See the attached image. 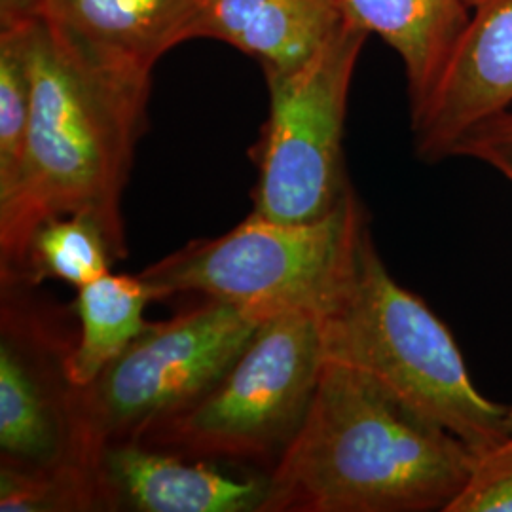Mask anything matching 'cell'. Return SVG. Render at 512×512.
Here are the masks:
<instances>
[{"mask_svg": "<svg viewBox=\"0 0 512 512\" xmlns=\"http://www.w3.org/2000/svg\"><path fill=\"white\" fill-rule=\"evenodd\" d=\"M473 459L463 440L365 372L325 361L260 512H448Z\"/></svg>", "mask_w": 512, "mask_h": 512, "instance_id": "obj_1", "label": "cell"}, {"mask_svg": "<svg viewBox=\"0 0 512 512\" xmlns=\"http://www.w3.org/2000/svg\"><path fill=\"white\" fill-rule=\"evenodd\" d=\"M150 82L112 73L33 14V97L18 186L0 203L2 289L21 287L40 222L90 215L128 256L122 194L145 129Z\"/></svg>", "mask_w": 512, "mask_h": 512, "instance_id": "obj_2", "label": "cell"}, {"mask_svg": "<svg viewBox=\"0 0 512 512\" xmlns=\"http://www.w3.org/2000/svg\"><path fill=\"white\" fill-rule=\"evenodd\" d=\"M319 327L325 361L365 372L475 454L511 437L507 408L476 389L452 332L393 279L370 230Z\"/></svg>", "mask_w": 512, "mask_h": 512, "instance_id": "obj_3", "label": "cell"}, {"mask_svg": "<svg viewBox=\"0 0 512 512\" xmlns=\"http://www.w3.org/2000/svg\"><path fill=\"white\" fill-rule=\"evenodd\" d=\"M366 230L351 188L323 219L287 224L251 213L230 232L190 241L139 275L156 300L200 294L262 319L283 311L319 315L351 274Z\"/></svg>", "mask_w": 512, "mask_h": 512, "instance_id": "obj_4", "label": "cell"}, {"mask_svg": "<svg viewBox=\"0 0 512 512\" xmlns=\"http://www.w3.org/2000/svg\"><path fill=\"white\" fill-rule=\"evenodd\" d=\"M323 365L319 315L277 313L202 397L152 423L135 442L270 473L304 423Z\"/></svg>", "mask_w": 512, "mask_h": 512, "instance_id": "obj_5", "label": "cell"}, {"mask_svg": "<svg viewBox=\"0 0 512 512\" xmlns=\"http://www.w3.org/2000/svg\"><path fill=\"white\" fill-rule=\"evenodd\" d=\"M266 321L203 300L147 330L92 384L74 387L76 456L97 469L103 448L135 440L152 423L194 403L232 366Z\"/></svg>", "mask_w": 512, "mask_h": 512, "instance_id": "obj_6", "label": "cell"}, {"mask_svg": "<svg viewBox=\"0 0 512 512\" xmlns=\"http://www.w3.org/2000/svg\"><path fill=\"white\" fill-rule=\"evenodd\" d=\"M366 37L346 21L302 69L266 78L270 114L258 147L251 213L287 224L311 222L327 217L348 196L344 124Z\"/></svg>", "mask_w": 512, "mask_h": 512, "instance_id": "obj_7", "label": "cell"}, {"mask_svg": "<svg viewBox=\"0 0 512 512\" xmlns=\"http://www.w3.org/2000/svg\"><path fill=\"white\" fill-rule=\"evenodd\" d=\"M12 293L4 289L2 302L0 467L40 471L80 463L74 387L65 372L74 340H65L50 317Z\"/></svg>", "mask_w": 512, "mask_h": 512, "instance_id": "obj_8", "label": "cell"}, {"mask_svg": "<svg viewBox=\"0 0 512 512\" xmlns=\"http://www.w3.org/2000/svg\"><path fill=\"white\" fill-rule=\"evenodd\" d=\"M512 107V0H478L439 80L412 109L416 152L452 158L461 135Z\"/></svg>", "mask_w": 512, "mask_h": 512, "instance_id": "obj_9", "label": "cell"}, {"mask_svg": "<svg viewBox=\"0 0 512 512\" xmlns=\"http://www.w3.org/2000/svg\"><path fill=\"white\" fill-rule=\"evenodd\" d=\"M35 14L92 63L150 82L156 61L198 37L202 0H0Z\"/></svg>", "mask_w": 512, "mask_h": 512, "instance_id": "obj_10", "label": "cell"}, {"mask_svg": "<svg viewBox=\"0 0 512 512\" xmlns=\"http://www.w3.org/2000/svg\"><path fill=\"white\" fill-rule=\"evenodd\" d=\"M128 440L103 448L99 473L110 511L260 512L268 475Z\"/></svg>", "mask_w": 512, "mask_h": 512, "instance_id": "obj_11", "label": "cell"}, {"mask_svg": "<svg viewBox=\"0 0 512 512\" xmlns=\"http://www.w3.org/2000/svg\"><path fill=\"white\" fill-rule=\"evenodd\" d=\"M344 23L340 0H202L198 37L253 55L274 78L310 63Z\"/></svg>", "mask_w": 512, "mask_h": 512, "instance_id": "obj_12", "label": "cell"}, {"mask_svg": "<svg viewBox=\"0 0 512 512\" xmlns=\"http://www.w3.org/2000/svg\"><path fill=\"white\" fill-rule=\"evenodd\" d=\"M344 16L403 61L410 110L431 92L473 16L471 0H340Z\"/></svg>", "mask_w": 512, "mask_h": 512, "instance_id": "obj_13", "label": "cell"}, {"mask_svg": "<svg viewBox=\"0 0 512 512\" xmlns=\"http://www.w3.org/2000/svg\"><path fill=\"white\" fill-rule=\"evenodd\" d=\"M76 291L80 330L65 359V372L73 387H86L147 330L143 315L156 298L141 275L110 272Z\"/></svg>", "mask_w": 512, "mask_h": 512, "instance_id": "obj_14", "label": "cell"}, {"mask_svg": "<svg viewBox=\"0 0 512 512\" xmlns=\"http://www.w3.org/2000/svg\"><path fill=\"white\" fill-rule=\"evenodd\" d=\"M122 260L99 220L90 215H59L40 222L29 239L21 287L63 281L76 289L109 274Z\"/></svg>", "mask_w": 512, "mask_h": 512, "instance_id": "obj_15", "label": "cell"}, {"mask_svg": "<svg viewBox=\"0 0 512 512\" xmlns=\"http://www.w3.org/2000/svg\"><path fill=\"white\" fill-rule=\"evenodd\" d=\"M33 97V14L0 10V203L18 186Z\"/></svg>", "mask_w": 512, "mask_h": 512, "instance_id": "obj_16", "label": "cell"}, {"mask_svg": "<svg viewBox=\"0 0 512 512\" xmlns=\"http://www.w3.org/2000/svg\"><path fill=\"white\" fill-rule=\"evenodd\" d=\"M0 511H110L99 469L65 463L52 469L0 467Z\"/></svg>", "mask_w": 512, "mask_h": 512, "instance_id": "obj_17", "label": "cell"}, {"mask_svg": "<svg viewBox=\"0 0 512 512\" xmlns=\"http://www.w3.org/2000/svg\"><path fill=\"white\" fill-rule=\"evenodd\" d=\"M448 512H512V437L475 454L469 482Z\"/></svg>", "mask_w": 512, "mask_h": 512, "instance_id": "obj_18", "label": "cell"}, {"mask_svg": "<svg viewBox=\"0 0 512 512\" xmlns=\"http://www.w3.org/2000/svg\"><path fill=\"white\" fill-rule=\"evenodd\" d=\"M456 156L490 165L512 183V107L467 129L452 150Z\"/></svg>", "mask_w": 512, "mask_h": 512, "instance_id": "obj_19", "label": "cell"}, {"mask_svg": "<svg viewBox=\"0 0 512 512\" xmlns=\"http://www.w3.org/2000/svg\"><path fill=\"white\" fill-rule=\"evenodd\" d=\"M507 423H509V433H511L512 437V406L507 408Z\"/></svg>", "mask_w": 512, "mask_h": 512, "instance_id": "obj_20", "label": "cell"}, {"mask_svg": "<svg viewBox=\"0 0 512 512\" xmlns=\"http://www.w3.org/2000/svg\"><path fill=\"white\" fill-rule=\"evenodd\" d=\"M471 4H473V8H475L476 4H478V0H471Z\"/></svg>", "mask_w": 512, "mask_h": 512, "instance_id": "obj_21", "label": "cell"}]
</instances>
